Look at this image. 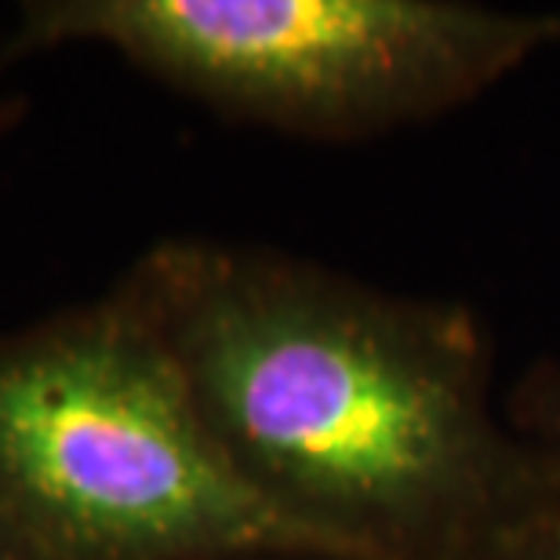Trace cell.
I'll return each instance as SVG.
<instances>
[{
    "mask_svg": "<svg viewBox=\"0 0 560 560\" xmlns=\"http://www.w3.org/2000/svg\"><path fill=\"white\" fill-rule=\"evenodd\" d=\"M117 288L244 485L342 557L469 560L560 510L466 306L208 237L153 244Z\"/></svg>",
    "mask_w": 560,
    "mask_h": 560,
    "instance_id": "cell-1",
    "label": "cell"
},
{
    "mask_svg": "<svg viewBox=\"0 0 560 560\" xmlns=\"http://www.w3.org/2000/svg\"><path fill=\"white\" fill-rule=\"evenodd\" d=\"M0 524L40 560H350L244 485L117 284L0 335Z\"/></svg>",
    "mask_w": 560,
    "mask_h": 560,
    "instance_id": "cell-2",
    "label": "cell"
},
{
    "mask_svg": "<svg viewBox=\"0 0 560 560\" xmlns=\"http://www.w3.org/2000/svg\"><path fill=\"white\" fill-rule=\"evenodd\" d=\"M92 44L233 120L368 139L474 103L560 44V8L466 0H33L8 59Z\"/></svg>",
    "mask_w": 560,
    "mask_h": 560,
    "instance_id": "cell-3",
    "label": "cell"
},
{
    "mask_svg": "<svg viewBox=\"0 0 560 560\" xmlns=\"http://www.w3.org/2000/svg\"><path fill=\"white\" fill-rule=\"evenodd\" d=\"M513 425L550 458L560 474V368L521 389V411L513 416Z\"/></svg>",
    "mask_w": 560,
    "mask_h": 560,
    "instance_id": "cell-4",
    "label": "cell"
},
{
    "mask_svg": "<svg viewBox=\"0 0 560 560\" xmlns=\"http://www.w3.org/2000/svg\"><path fill=\"white\" fill-rule=\"evenodd\" d=\"M469 560H560V510L521 524Z\"/></svg>",
    "mask_w": 560,
    "mask_h": 560,
    "instance_id": "cell-5",
    "label": "cell"
},
{
    "mask_svg": "<svg viewBox=\"0 0 560 560\" xmlns=\"http://www.w3.org/2000/svg\"><path fill=\"white\" fill-rule=\"evenodd\" d=\"M0 560H40L30 546H22L15 535H11L4 524H0Z\"/></svg>",
    "mask_w": 560,
    "mask_h": 560,
    "instance_id": "cell-6",
    "label": "cell"
},
{
    "mask_svg": "<svg viewBox=\"0 0 560 560\" xmlns=\"http://www.w3.org/2000/svg\"><path fill=\"white\" fill-rule=\"evenodd\" d=\"M211 560H339V557H313V553H233V557H211Z\"/></svg>",
    "mask_w": 560,
    "mask_h": 560,
    "instance_id": "cell-7",
    "label": "cell"
},
{
    "mask_svg": "<svg viewBox=\"0 0 560 560\" xmlns=\"http://www.w3.org/2000/svg\"><path fill=\"white\" fill-rule=\"evenodd\" d=\"M4 59H8V51H0V66H4Z\"/></svg>",
    "mask_w": 560,
    "mask_h": 560,
    "instance_id": "cell-8",
    "label": "cell"
}]
</instances>
